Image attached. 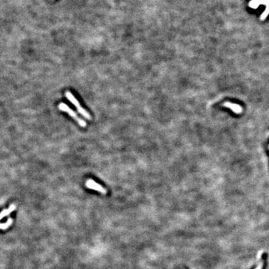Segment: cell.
Wrapping results in <instances>:
<instances>
[{
  "label": "cell",
  "instance_id": "cell-3",
  "mask_svg": "<svg viewBox=\"0 0 269 269\" xmlns=\"http://www.w3.org/2000/svg\"><path fill=\"white\" fill-rule=\"evenodd\" d=\"M86 186H87V188H88L90 189L98 191L100 192V193L103 194V195L107 194L106 189L103 188L102 185H99V184L97 183V182H94V181L92 180V179H88V181L86 182Z\"/></svg>",
  "mask_w": 269,
  "mask_h": 269
},
{
  "label": "cell",
  "instance_id": "cell-8",
  "mask_svg": "<svg viewBox=\"0 0 269 269\" xmlns=\"http://www.w3.org/2000/svg\"><path fill=\"white\" fill-rule=\"evenodd\" d=\"M268 14H269V2L268 4L267 5V9L265 10V11L262 14V16H261V19H262V20L265 19Z\"/></svg>",
  "mask_w": 269,
  "mask_h": 269
},
{
  "label": "cell",
  "instance_id": "cell-5",
  "mask_svg": "<svg viewBox=\"0 0 269 269\" xmlns=\"http://www.w3.org/2000/svg\"><path fill=\"white\" fill-rule=\"evenodd\" d=\"M15 209H16L15 205L13 204V205H11V206L9 207V209H4L2 212L1 215H1V216H0V218H1V219H2L5 216H7V215H9L10 213L12 212L13 211H14V210H15Z\"/></svg>",
  "mask_w": 269,
  "mask_h": 269
},
{
  "label": "cell",
  "instance_id": "cell-6",
  "mask_svg": "<svg viewBox=\"0 0 269 269\" xmlns=\"http://www.w3.org/2000/svg\"><path fill=\"white\" fill-rule=\"evenodd\" d=\"M263 252L264 251L263 250H260V252H259V253H258V255H257V260H260V262H259V264H258V266L257 267V268H256V269H262V267H263V264H264V262H263V260H260V258H261V256H262V254L263 253Z\"/></svg>",
  "mask_w": 269,
  "mask_h": 269
},
{
  "label": "cell",
  "instance_id": "cell-4",
  "mask_svg": "<svg viewBox=\"0 0 269 269\" xmlns=\"http://www.w3.org/2000/svg\"><path fill=\"white\" fill-rule=\"evenodd\" d=\"M224 107L228 108V109H231L233 112L236 114H241L242 112V106H240L239 105L236 103H232V102H225L224 104H223Z\"/></svg>",
  "mask_w": 269,
  "mask_h": 269
},
{
  "label": "cell",
  "instance_id": "cell-1",
  "mask_svg": "<svg viewBox=\"0 0 269 269\" xmlns=\"http://www.w3.org/2000/svg\"><path fill=\"white\" fill-rule=\"evenodd\" d=\"M65 96H66V97L67 98L68 100H69L73 105H74L75 106H76V109H77L78 112H79V114H81V115H82L84 118L87 119V120H91V115H90L88 112L84 108L81 106L80 103H79V102L78 101V99L73 96V94H72L71 92H70V91H66V92H65Z\"/></svg>",
  "mask_w": 269,
  "mask_h": 269
},
{
  "label": "cell",
  "instance_id": "cell-2",
  "mask_svg": "<svg viewBox=\"0 0 269 269\" xmlns=\"http://www.w3.org/2000/svg\"><path fill=\"white\" fill-rule=\"evenodd\" d=\"M58 109H59V110L63 111V112H67V113L70 116L73 117V118H74L75 120H76V121L77 122V123H79V124L80 125L81 127H85L86 126H87L86 122L78 116L77 114H76V112H75L74 111L71 109V108H70L69 106H68L67 104L60 103L59 105H58Z\"/></svg>",
  "mask_w": 269,
  "mask_h": 269
},
{
  "label": "cell",
  "instance_id": "cell-7",
  "mask_svg": "<svg viewBox=\"0 0 269 269\" xmlns=\"http://www.w3.org/2000/svg\"><path fill=\"white\" fill-rule=\"evenodd\" d=\"M13 224V220H12V218H9V219H8V221L7 222H5V224H1V229H7L8 227H9V226H11V224Z\"/></svg>",
  "mask_w": 269,
  "mask_h": 269
}]
</instances>
